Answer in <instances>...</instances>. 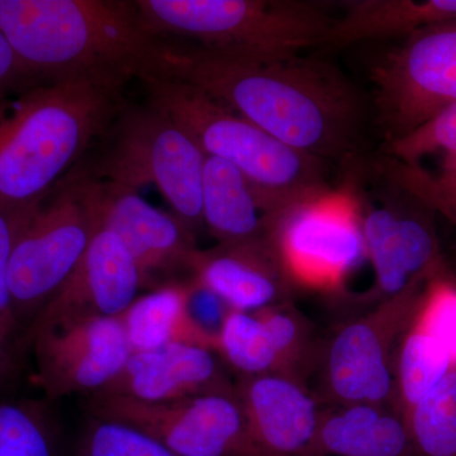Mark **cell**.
<instances>
[{"label":"cell","instance_id":"obj_1","mask_svg":"<svg viewBox=\"0 0 456 456\" xmlns=\"http://www.w3.org/2000/svg\"><path fill=\"white\" fill-rule=\"evenodd\" d=\"M151 77L191 84L321 160H345L362 142L364 99L338 68L320 59L248 61L161 40Z\"/></svg>","mask_w":456,"mask_h":456},{"label":"cell","instance_id":"obj_2","mask_svg":"<svg viewBox=\"0 0 456 456\" xmlns=\"http://www.w3.org/2000/svg\"><path fill=\"white\" fill-rule=\"evenodd\" d=\"M0 31L33 82L116 90L154 74L161 41L119 0H0Z\"/></svg>","mask_w":456,"mask_h":456},{"label":"cell","instance_id":"obj_3","mask_svg":"<svg viewBox=\"0 0 456 456\" xmlns=\"http://www.w3.org/2000/svg\"><path fill=\"white\" fill-rule=\"evenodd\" d=\"M122 90L36 83L0 102V207L27 211L73 170L125 104Z\"/></svg>","mask_w":456,"mask_h":456},{"label":"cell","instance_id":"obj_4","mask_svg":"<svg viewBox=\"0 0 456 456\" xmlns=\"http://www.w3.org/2000/svg\"><path fill=\"white\" fill-rule=\"evenodd\" d=\"M149 104L179 125L206 156L233 165L272 217L329 191L326 161L285 145L191 84L151 77Z\"/></svg>","mask_w":456,"mask_h":456},{"label":"cell","instance_id":"obj_5","mask_svg":"<svg viewBox=\"0 0 456 456\" xmlns=\"http://www.w3.org/2000/svg\"><path fill=\"white\" fill-rule=\"evenodd\" d=\"M149 31L248 61H281L321 47L334 23L322 5L297 0H137Z\"/></svg>","mask_w":456,"mask_h":456},{"label":"cell","instance_id":"obj_6","mask_svg":"<svg viewBox=\"0 0 456 456\" xmlns=\"http://www.w3.org/2000/svg\"><path fill=\"white\" fill-rule=\"evenodd\" d=\"M77 167L33 207L18 233L9 288L20 342L70 277L99 226L98 179L88 167Z\"/></svg>","mask_w":456,"mask_h":456},{"label":"cell","instance_id":"obj_7","mask_svg":"<svg viewBox=\"0 0 456 456\" xmlns=\"http://www.w3.org/2000/svg\"><path fill=\"white\" fill-rule=\"evenodd\" d=\"M102 139L103 152L88 167L95 178L134 191L155 185L189 230L203 224L207 156L170 117L151 104L125 107Z\"/></svg>","mask_w":456,"mask_h":456},{"label":"cell","instance_id":"obj_8","mask_svg":"<svg viewBox=\"0 0 456 456\" xmlns=\"http://www.w3.org/2000/svg\"><path fill=\"white\" fill-rule=\"evenodd\" d=\"M269 239L290 281L312 289H338L367 259L356 200L330 191L277 216Z\"/></svg>","mask_w":456,"mask_h":456},{"label":"cell","instance_id":"obj_9","mask_svg":"<svg viewBox=\"0 0 456 456\" xmlns=\"http://www.w3.org/2000/svg\"><path fill=\"white\" fill-rule=\"evenodd\" d=\"M379 122L399 139L456 103V20L408 36L374 66Z\"/></svg>","mask_w":456,"mask_h":456},{"label":"cell","instance_id":"obj_10","mask_svg":"<svg viewBox=\"0 0 456 456\" xmlns=\"http://www.w3.org/2000/svg\"><path fill=\"white\" fill-rule=\"evenodd\" d=\"M88 415L139 428L178 456H260L236 393L146 403L92 395Z\"/></svg>","mask_w":456,"mask_h":456},{"label":"cell","instance_id":"obj_11","mask_svg":"<svg viewBox=\"0 0 456 456\" xmlns=\"http://www.w3.org/2000/svg\"><path fill=\"white\" fill-rule=\"evenodd\" d=\"M426 288L389 298L374 314L342 327L327 349V392L342 407L398 401L393 344L406 331Z\"/></svg>","mask_w":456,"mask_h":456},{"label":"cell","instance_id":"obj_12","mask_svg":"<svg viewBox=\"0 0 456 456\" xmlns=\"http://www.w3.org/2000/svg\"><path fill=\"white\" fill-rule=\"evenodd\" d=\"M32 346L38 386L47 401L97 395L112 382L132 349L121 318L89 317L35 330Z\"/></svg>","mask_w":456,"mask_h":456},{"label":"cell","instance_id":"obj_13","mask_svg":"<svg viewBox=\"0 0 456 456\" xmlns=\"http://www.w3.org/2000/svg\"><path fill=\"white\" fill-rule=\"evenodd\" d=\"M97 213L101 226L121 239L139 269L142 289L193 278L200 251L189 230L175 216L147 203L134 189L98 179Z\"/></svg>","mask_w":456,"mask_h":456},{"label":"cell","instance_id":"obj_14","mask_svg":"<svg viewBox=\"0 0 456 456\" xmlns=\"http://www.w3.org/2000/svg\"><path fill=\"white\" fill-rule=\"evenodd\" d=\"M142 289L139 269L118 236L99 224L70 277L35 318L29 332L89 317H118ZM22 338V342H23Z\"/></svg>","mask_w":456,"mask_h":456},{"label":"cell","instance_id":"obj_15","mask_svg":"<svg viewBox=\"0 0 456 456\" xmlns=\"http://www.w3.org/2000/svg\"><path fill=\"white\" fill-rule=\"evenodd\" d=\"M426 208L428 204L419 200L413 208L388 204L360 213L367 259L373 265L378 289L388 298L425 288L445 272Z\"/></svg>","mask_w":456,"mask_h":456},{"label":"cell","instance_id":"obj_16","mask_svg":"<svg viewBox=\"0 0 456 456\" xmlns=\"http://www.w3.org/2000/svg\"><path fill=\"white\" fill-rule=\"evenodd\" d=\"M236 397L260 456H318L323 413L298 380L284 374L241 377Z\"/></svg>","mask_w":456,"mask_h":456},{"label":"cell","instance_id":"obj_17","mask_svg":"<svg viewBox=\"0 0 456 456\" xmlns=\"http://www.w3.org/2000/svg\"><path fill=\"white\" fill-rule=\"evenodd\" d=\"M216 393H236L235 384L222 370L217 353L175 342L132 353L121 373L94 395L160 403Z\"/></svg>","mask_w":456,"mask_h":456},{"label":"cell","instance_id":"obj_18","mask_svg":"<svg viewBox=\"0 0 456 456\" xmlns=\"http://www.w3.org/2000/svg\"><path fill=\"white\" fill-rule=\"evenodd\" d=\"M191 281L230 310L256 312L283 301L290 279L266 237L200 251Z\"/></svg>","mask_w":456,"mask_h":456},{"label":"cell","instance_id":"obj_19","mask_svg":"<svg viewBox=\"0 0 456 456\" xmlns=\"http://www.w3.org/2000/svg\"><path fill=\"white\" fill-rule=\"evenodd\" d=\"M202 220L220 244H240L269 237L274 218L265 211L241 171L226 161L207 156Z\"/></svg>","mask_w":456,"mask_h":456},{"label":"cell","instance_id":"obj_20","mask_svg":"<svg viewBox=\"0 0 456 456\" xmlns=\"http://www.w3.org/2000/svg\"><path fill=\"white\" fill-rule=\"evenodd\" d=\"M456 20V0H355L335 18L321 47L338 49L362 41L412 35L425 27Z\"/></svg>","mask_w":456,"mask_h":456},{"label":"cell","instance_id":"obj_21","mask_svg":"<svg viewBox=\"0 0 456 456\" xmlns=\"http://www.w3.org/2000/svg\"><path fill=\"white\" fill-rule=\"evenodd\" d=\"M317 445L318 456H416L403 415L373 404L322 415Z\"/></svg>","mask_w":456,"mask_h":456},{"label":"cell","instance_id":"obj_22","mask_svg":"<svg viewBox=\"0 0 456 456\" xmlns=\"http://www.w3.org/2000/svg\"><path fill=\"white\" fill-rule=\"evenodd\" d=\"M189 293L191 281H185L163 285L134 299L119 316L132 353L154 350L175 342L215 350L212 342L191 321Z\"/></svg>","mask_w":456,"mask_h":456},{"label":"cell","instance_id":"obj_23","mask_svg":"<svg viewBox=\"0 0 456 456\" xmlns=\"http://www.w3.org/2000/svg\"><path fill=\"white\" fill-rule=\"evenodd\" d=\"M404 332L395 364L398 406L403 417L452 369L449 354L428 332L411 322Z\"/></svg>","mask_w":456,"mask_h":456},{"label":"cell","instance_id":"obj_24","mask_svg":"<svg viewBox=\"0 0 456 456\" xmlns=\"http://www.w3.org/2000/svg\"><path fill=\"white\" fill-rule=\"evenodd\" d=\"M404 419L416 456H456V368Z\"/></svg>","mask_w":456,"mask_h":456},{"label":"cell","instance_id":"obj_25","mask_svg":"<svg viewBox=\"0 0 456 456\" xmlns=\"http://www.w3.org/2000/svg\"><path fill=\"white\" fill-rule=\"evenodd\" d=\"M217 354L241 377L281 374L274 345L256 312H228L218 336Z\"/></svg>","mask_w":456,"mask_h":456},{"label":"cell","instance_id":"obj_26","mask_svg":"<svg viewBox=\"0 0 456 456\" xmlns=\"http://www.w3.org/2000/svg\"><path fill=\"white\" fill-rule=\"evenodd\" d=\"M0 456H59L56 426L46 404L0 401Z\"/></svg>","mask_w":456,"mask_h":456},{"label":"cell","instance_id":"obj_27","mask_svg":"<svg viewBox=\"0 0 456 456\" xmlns=\"http://www.w3.org/2000/svg\"><path fill=\"white\" fill-rule=\"evenodd\" d=\"M384 151L406 167H416L424 156L440 152L443 170L435 179L456 180V103L444 108L410 134L388 141Z\"/></svg>","mask_w":456,"mask_h":456},{"label":"cell","instance_id":"obj_28","mask_svg":"<svg viewBox=\"0 0 456 456\" xmlns=\"http://www.w3.org/2000/svg\"><path fill=\"white\" fill-rule=\"evenodd\" d=\"M75 456H178L154 437L123 422L90 416Z\"/></svg>","mask_w":456,"mask_h":456},{"label":"cell","instance_id":"obj_29","mask_svg":"<svg viewBox=\"0 0 456 456\" xmlns=\"http://www.w3.org/2000/svg\"><path fill=\"white\" fill-rule=\"evenodd\" d=\"M411 323L439 342L456 368V281L445 272L428 284Z\"/></svg>","mask_w":456,"mask_h":456},{"label":"cell","instance_id":"obj_30","mask_svg":"<svg viewBox=\"0 0 456 456\" xmlns=\"http://www.w3.org/2000/svg\"><path fill=\"white\" fill-rule=\"evenodd\" d=\"M256 314L263 320L274 345L281 374L296 379L294 371L305 368L310 355L305 321L297 316L294 311L288 310L284 305H272L256 311Z\"/></svg>","mask_w":456,"mask_h":456},{"label":"cell","instance_id":"obj_31","mask_svg":"<svg viewBox=\"0 0 456 456\" xmlns=\"http://www.w3.org/2000/svg\"><path fill=\"white\" fill-rule=\"evenodd\" d=\"M31 209L16 211L0 207V327L14 342L20 341V331L12 303L9 266L18 233Z\"/></svg>","mask_w":456,"mask_h":456},{"label":"cell","instance_id":"obj_32","mask_svg":"<svg viewBox=\"0 0 456 456\" xmlns=\"http://www.w3.org/2000/svg\"><path fill=\"white\" fill-rule=\"evenodd\" d=\"M391 176L399 187L410 191L430 208L440 209L456 220V180L440 182L417 167L401 164L393 167Z\"/></svg>","mask_w":456,"mask_h":456},{"label":"cell","instance_id":"obj_33","mask_svg":"<svg viewBox=\"0 0 456 456\" xmlns=\"http://www.w3.org/2000/svg\"><path fill=\"white\" fill-rule=\"evenodd\" d=\"M33 84L36 83L27 75L4 33L0 31V102Z\"/></svg>","mask_w":456,"mask_h":456},{"label":"cell","instance_id":"obj_34","mask_svg":"<svg viewBox=\"0 0 456 456\" xmlns=\"http://www.w3.org/2000/svg\"><path fill=\"white\" fill-rule=\"evenodd\" d=\"M16 342L12 340L11 338L0 327V387L7 379L9 371L12 368V349H13Z\"/></svg>","mask_w":456,"mask_h":456}]
</instances>
